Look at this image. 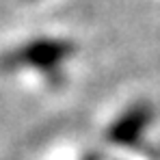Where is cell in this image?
Wrapping results in <instances>:
<instances>
[{
    "label": "cell",
    "instance_id": "1",
    "mask_svg": "<svg viewBox=\"0 0 160 160\" xmlns=\"http://www.w3.org/2000/svg\"><path fill=\"white\" fill-rule=\"evenodd\" d=\"M72 43L65 39H52V37H41L32 39L4 58L7 67H32L41 72H56L61 63L72 56Z\"/></svg>",
    "mask_w": 160,
    "mask_h": 160
},
{
    "label": "cell",
    "instance_id": "2",
    "mask_svg": "<svg viewBox=\"0 0 160 160\" xmlns=\"http://www.w3.org/2000/svg\"><path fill=\"white\" fill-rule=\"evenodd\" d=\"M152 108L149 104H134L132 108H128L108 130V138L115 145L121 147H134L141 143L145 130L149 128L152 121Z\"/></svg>",
    "mask_w": 160,
    "mask_h": 160
}]
</instances>
